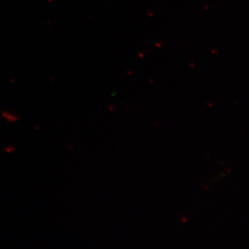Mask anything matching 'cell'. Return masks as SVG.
<instances>
[{
  "label": "cell",
  "instance_id": "6da1fadb",
  "mask_svg": "<svg viewBox=\"0 0 249 249\" xmlns=\"http://www.w3.org/2000/svg\"><path fill=\"white\" fill-rule=\"evenodd\" d=\"M1 117L3 119L11 123L17 122L18 120L17 115L12 113V112L3 111L1 113Z\"/></svg>",
  "mask_w": 249,
  "mask_h": 249
},
{
  "label": "cell",
  "instance_id": "7a4b0ae2",
  "mask_svg": "<svg viewBox=\"0 0 249 249\" xmlns=\"http://www.w3.org/2000/svg\"><path fill=\"white\" fill-rule=\"evenodd\" d=\"M16 149H17V148H16L15 146L13 145H8L5 147V151L7 153L11 154L12 153V152H14L16 151Z\"/></svg>",
  "mask_w": 249,
  "mask_h": 249
}]
</instances>
